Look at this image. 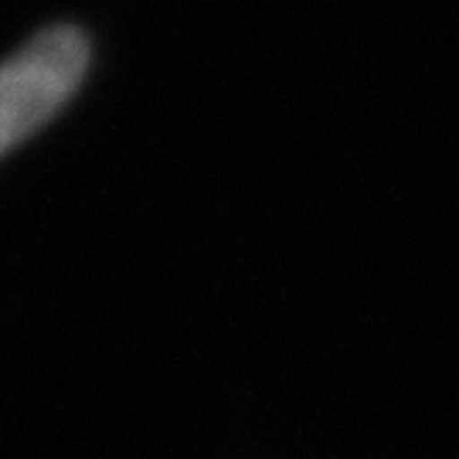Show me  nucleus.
<instances>
[{
	"instance_id": "1",
	"label": "nucleus",
	"mask_w": 459,
	"mask_h": 459,
	"mask_svg": "<svg viewBox=\"0 0 459 459\" xmlns=\"http://www.w3.org/2000/svg\"><path fill=\"white\" fill-rule=\"evenodd\" d=\"M89 68V41L72 24H51L0 62V157L48 126Z\"/></svg>"
}]
</instances>
